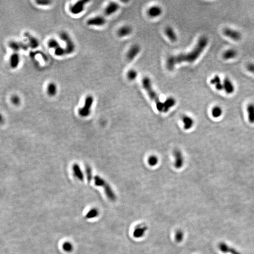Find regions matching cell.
<instances>
[{
    "label": "cell",
    "instance_id": "cell-1",
    "mask_svg": "<svg viewBox=\"0 0 254 254\" xmlns=\"http://www.w3.org/2000/svg\"><path fill=\"white\" fill-rule=\"evenodd\" d=\"M209 43L208 38L206 36L200 37L193 50L187 53H182L176 56H170L167 59L166 67L171 71L176 64L183 62L193 63L199 58L201 53L207 47Z\"/></svg>",
    "mask_w": 254,
    "mask_h": 254
},
{
    "label": "cell",
    "instance_id": "cell-2",
    "mask_svg": "<svg viewBox=\"0 0 254 254\" xmlns=\"http://www.w3.org/2000/svg\"><path fill=\"white\" fill-rule=\"evenodd\" d=\"M142 84L143 89L147 93L149 97L156 104L157 110L159 112H163V103L160 101L158 96L153 89L150 78L148 77H144L142 81Z\"/></svg>",
    "mask_w": 254,
    "mask_h": 254
},
{
    "label": "cell",
    "instance_id": "cell-3",
    "mask_svg": "<svg viewBox=\"0 0 254 254\" xmlns=\"http://www.w3.org/2000/svg\"><path fill=\"white\" fill-rule=\"evenodd\" d=\"M94 182L96 186L103 187L105 193L109 199L112 201L115 200L116 196L114 193V191L112 190L110 185H109L104 179L98 176H96L94 177Z\"/></svg>",
    "mask_w": 254,
    "mask_h": 254
},
{
    "label": "cell",
    "instance_id": "cell-4",
    "mask_svg": "<svg viewBox=\"0 0 254 254\" xmlns=\"http://www.w3.org/2000/svg\"><path fill=\"white\" fill-rule=\"evenodd\" d=\"M59 37L61 40L65 42L66 45L65 49L67 54L73 53L75 50V45L68 34L65 32H61L59 35Z\"/></svg>",
    "mask_w": 254,
    "mask_h": 254
},
{
    "label": "cell",
    "instance_id": "cell-5",
    "mask_svg": "<svg viewBox=\"0 0 254 254\" xmlns=\"http://www.w3.org/2000/svg\"><path fill=\"white\" fill-rule=\"evenodd\" d=\"M94 99L92 96H88L85 100L84 105L83 107L79 110V114L82 117H87L90 115L91 112V108L93 104Z\"/></svg>",
    "mask_w": 254,
    "mask_h": 254
},
{
    "label": "cell",
    "instance_id": "cell-6",
    "mask_svg": "<svg viewBox=\"0 0 254 254\" xmlns=\"http://www.w3.org/2000/svg\"><path fill=\"white\" fill-rule=\"evenodd\" d=\"M89 2L85 0H81L76 2L70 8V11L72 14L77 15L82 12L84 9L85 5Z\"/></svg>",
    "mask_w": 254,
    "mask_h": 254
},
{
    "label": "cell",
    "instance_id": "cell-7",
    "mask_svg": "<svg viewBox=\"0 0 254 254\" xmlns=\"http://www.w3.org/2000/svg\"><path fill=\"white\" fill-rule=\"evenodd\" d=\"M224 35L234 41H239L241 39L242 35L239 32L230 28H226L223 31Z\"/></svg>",
    "mask_w": 254,
    "mask_h": 254
},
{
    "label": "cell",
    "instance_id": "cell-8",
    "mask_svg": "<svg viewBox=\"0 0 254 254\" xmlns=\"http://www.w3.org/2000/svg\"><path fill=\"white\" fill-rule=\"evenodd\" d=\"M140 47L138 45H133L128 51L127 54V58L129 61H132L140 53Z\"/></svg>",
    "mask_w": 254,
    "mask_h": 254
},
{
    "label": "cell",
    "instance_id": "cell-9",
    "mask_svg": "<svg viewBox=\"0 0 254 254\" xmlns=\"http://www.w3.org/2000/svg\"><path fill=\"white\" fill-rule=\"evenodd\" d=\"M87 25L91 26H102L106 23V20L101 16H97L90 18L87 20Z\"/></svg>",
    "mask_w": 254,
    "mask_h": 254
},
{
    "label": "cell",
    "instance_id": "cell-10",
    "mask_svg": "<svg viewBox=\"0 0 254 254\" xmlns=\"http://www.w3.org/2000/svg\"><path fill=\"white\" fill-rule=\"evenodd\" d=\"M25 37L28 39L29 46L33 49H36L39 46V42L35 37L28 32H25L24 34Z\"/></svg>",
    "mask_w": 254,
    "mask_h": 254
},
{
    "label": "cell",
    "instance_id": "cell-11",
    "mask_svg": "<svg viewBox=\"0 0 254 254\" xmlns=\"http://www.w3.org/2000/svg\"><path fill=\"white\" fill-rule=\"evenodd\" d=\"M223 84L224 87V90L227 94H231L234 92L235 90L234 85L229 79L227 78H225Z\"/></svg>",
    "mask_w": 254,
    "mask_h": 254
},
{
    "label": "cell",
    "instance_id": "cell-12",
    "mask_svg": "<svg viewBox=\"0 0 254 254\" xmlns=\"http://www.w3.org/2000/svg\"><path fill=\"white\" fill-rule=\"evenodd\" d=\"M119 8V5L118 3L114 2H110L104 10V13L107 16H110L116 12Z\"/></svg>",
    "mask_w": 254,
    "mask_h": 254
},
{
    "label": "cell",
    "instance_id": "cell-13",
    "mask_svg": "<svg viewBox=\"0 0 254 254\" xmlns=\"http://www.w3.org/2000/svg\"><path fill=\"white\" fill-rule=\"evenodd\" d=\"M174 156L175 157V167L177 169L182 168L183 164V158L181 152L179 150H176L174 152Z\"/></svg>",
    "mask_w": 254,
    "mask_h": 254
},
{
    "label": "cell",
    "instance_id": "cell-14",
    "mask_svg": "<svg viewBox=\"0 0 254 254\" xmlns=\"http://www.w3.org/2000/svg\"><path fill=\"white\" fill-rule=\"evenodd\" d=\"M219 249L224 253H231V254H241L234 248L228 246L226 244L221 243L219 245Z\"/></svg>",
    "mask_w": 254,
    "mask_h": 254
},
{
    "label": "cell",
    "instance_id": "cell-15",
    "mask_svg": "<svg viewBox=\"0 0 254 254\" xmlns=\"http://www.w3.org/2000/svg\"><path fill=\"white\" fill-rule=\"evenodd\" d=\"M20 62V57L17 52L12 54L10 58V64L11 68L15 69L18 68Z\"/></svg>",
    "mask_w": 254,
    "mask_h": 254
},
{
    "label": "cell",
    "instance_id": "cell-16",
    "mask_svg": "<svg viewBox=\"0 0 254 254\" xmlns=\"http://www.w3.org/2000/svg\"><path fill=\"white\" fill-rule=\"evenodd\" d=\"M162 9L160 7L154 6L150 7L147 13L149 16L152 18H156L159 17L162 13Z\"/></svg>",
    "mask_w": 254,
    "mask_h": 254
},
{
    "label": "cell",
    "instance_id": "cell-17",
    "mask_svg": "<svg viewBox=\"0 0 254 254\" xmlns=\"http://www.w3.org/2000/svg\"><path fill=\"white\" fill-rule=\"evenodd\" d=\"M211 84L215 86L216 89L218 91L224 90L223 84L221 82L220 78L218 75H216L210 80V81Z\"/></svg>",
    "mask_w": 254,
    "mask_h": 254
},
{
    "label": "cell",
    "instance_id": "cell-18",
    "mask_svg": "<svg viewBox=\"0 0 254 254\" xmlns=\"http://www.w3.org/2000/svg\"><path fill=\"white\" fill-rule=\"evenodd\" d=\"M165 33L171 41L173 42L176 41L177 36L174 29L170 27H167L165 30Z\"/></svg>",
    "mask_w": 254,
    "mask_h": 254
},
{
    "label": "cell",
    "instance_id": "cell-19",
    "mask_svg": "<svg viewBox=\"0 0 254 254\" xmlns=\"http://www.w3.org/2000/svg\"><path fill=\"white\" fill-rule=\"evenodd\" d=\"M176 104V100L173 97H169L165 100L163 103V112L166 113L168 112L171 107L175 105Z\"/></svg>",
    "mask_w": 254,
    "mask_h": 254
},
{
    "label": "cell",
    "instance_id": "cell-20",
    "mask_svg": "<svg viewBox=\"0 0 254 254\" xmlns=\"http://www.w3.org/2000/svg\"><path fill=\"white\" fill-rule=\"evenodd\" d=\"M182 120L185 130H189L193 126L194 120L191 117L185 115L183 117Z\"/></svg>",
    "mask_w": 254,
    "mask_h": 254
},
{
    "label": "cell",
    "instance_id": "cell-21",
    "mask_svg": "<svg viewBox=\"0 0 254 254\" xmlns=\"http://www.w3.org/2000/svg\"><path fill=\"white\" fill-rule=\"evenodd\" d=\"M248 112V119L250 124H254V104L250 103L248 104L247 107Z\"/></svg>",
    "mask_w": 254,
    "mask_h": 254
},
{
    "label": "cell",
    "instance_id": "cell-22",
    "mask_svg": "<svg viewBox=\"0 0 254 254\" xmlns=\"http://www.w3.org/2000/svg\"><path fill=\"white\" fill-rule=\"evenodd\" d=\"M132 32V28L129 26H124L119 29L118 34L120 37H123L128 36Z\"/></svg>",
    "mask_w": 254,
    "mask_h": 254
},
{
    "label": "cell",
    "instance_id": "cell-23",
    "mask_svg": "<svg viewBox=\"0 0 254 254\" xmlns=\"http://www.w3.org/2000/svg\"><path fill=\"white\" fill-rule=\"evenodd\" d=\"M237 55V52L233 49L227 50L223 54V58L225 60H229L235 58Z\"/></svg>",
    "mask_w": 254,
    "mask_h": 254
},
{
    "label": "cell",
    "instance_id": "cell-24",
    "mask_svg": "<svg viewBox=\"0 0 254 254\" xmlns=\"http://www.w3.org/2000/svg\"><path fill=\"white\" fill-rule=\"evenodd\" d=\"M73 169L74 174L76 176V177H77L81 181L84 180V175L79 165L77 164H74L73 165Z\"/></svg>",
    "mask_w": 254,
    "mask_h": 254
},
{
    "label": "cell",
    "instance_id": "cell-25",
    "mask_svg": "<svg viewBox=\"0 0 254 254\" xmlns=\"http://www.w3.org/2000/svg\"><path fill=\"white\" fill-rule=\"evenodd\" d=\"M57 92V87L54 82H51L47 86V93L50 96L56 95Z\"/></svg>",
    "mask_w": 254,
    "mask_h": 254
},
{
    "label": "cell",
    "instance_id": "cell-26",
    "mask_svg": "<svg viewBox=\"0 0 254 254\" xmlns=\"http://www.w3.org/2000/svg\"><path fill=\"white\" fill-rule=\"evenodd\" d=\"M211 113H212V115L214 118H219L222 115V109L219 106H216L212 108Z\"/></svg>",
    "mask_w": 254,
    "mask_h": 254
},
{
    "label": "cell",
    "instance_id": "cell-27",
    "mask_svg": "<svg viewBox=\"0 0 254 254\" xmlns=\"http://www.w3.org/2000/svg\"><path fill=\"white\" fill-rule=\"evenodd\" d=\"M147 228L146 227L139 226L135 229L134 232V236L135 237L140 238L143 235L144 232L146 231Z\"/></svg>",
    "mask_w": 254,
    "mask_h": 254
},
{
    "label": "cell",
    "instance_id": "cell-28",
    "mask_svg": "<svg viewBox=\"0 0 254 254\" xmlns=\"http://www.w3.org/2000/svg\"><path fill=\"white\" fill-rule=\"evenodd\" d=\"M8 46L13 51L16 52L18 51L21 50L20 42L15 41H11L8 43Z\"/></svg>",
    "mask_w": 254,
    "mask_h": 254
},
{
    "label": "cell",
    "instance_id": "cell-29",
    "mask_svg": "<svg viewBox=\"0 0 254 254\" xmlns=\"http://www.w3.org/2000/svg\"><path fill=\"white\" fill-rule=\"evenodd\" d=\"M48 46L49 47L50 49L55 50L60 46L58 41L56 40V39H51L48 42Z\"/></svg>",
    "mask_w": 254,
    "mask_h": 254
},
{
    "label": "cell",
    "instance_id": "cell-30",
    "mask_svg": "<svg viewBox=\"0 0 254 254\" xmlns=\"http://www.w3.org/2000/svg\"><path fill=\"white\" fill-rule=\"evenodd\" d=\"M127 76L130 80H135L137 76V72L134 69L130 70L127 73Z\"/></svg>",
    "mask_w": 254,
    "mask_h": 254
},
{
    "label": "cell",
    "instance_id": "cell-31",
    "mask_svg": "<svg viewBox=\"0 0 254 254\" xmlns=\"http://www.w3.org/2000/svg\"><path fill=\"white\" fill-rule=\"evenodd\" d=\"M54 52H55V55L58 57H62L65 54H67V51L65 48H64L61 46H59V47L55 49Z\"/></svg>",
    "mask_w": 254,
    "mask_h": 254
},
{
    "label": "cell",
    "instance_id": "cell-32",
    "mask_svg": "<svg viewBox=\"0 0 254 254\" xmlns=\"http://www.w3.org/2000/svg\"><path fill=\"white\" fill-rule=\"evenodd\" d=\"M86 174L87 179L89 182H90L92 179V172L91 168L89 166H86L85 168Z\"/></svg>",
    "mask_w": 254,
    "mask_h": 254
},
{
    "label": "cell",
    "instance_id": "cell-33",
    "mask_svg": "<svg viewBox=\"0 0 254 254\" xmlns=\"http://www.w3.org/2000/svg\"><path fill=\"white\" fill-rule=\"evenodd\" d=\"M158 161L157 157L155 156H150L148 159V163L151 166H154L157 164Z\"/></svg>",
    "mask_w": 254,
    "mask_h": 254
},
{
    "label": "cell",
    "instance_id": "cell-34",
    "mask_svg": "<svg viewBox=\"0 0 254 254\" xmlns=\"http://www.w3.org/2000/svg\"><path fill=\"white\" fill-rule=\"evenodd\" d=\"M97 214H98V212L97 210L92 209L87 214L86 217L87 218H93V217H96L97 215Z\"/></svg>",
    "mask_w": 254,
    "mask_h": 254
},
{
    "label": "cell",
    "instance_id": "cell-35",
    "mask_svg": "<svg viewBox=\"0 0 254 254\" xmlns=\"http://www.w3.org/2000/svg\"><path fill=\"white\" fill-rule=\"evenodd\" d=\"M36 2L39 5L47 6L51 4V1L48 0H37Z\"/></svg>",
    "mask_w": 254,
    "mask_h": 254
},
{
    "label": "cell",
    "instance_id": "cell-36",
    "mask_svg": "<svg viewBox=\"0 0 254 254\" xmlns=\"http://www.w3.org/2000/svg\"><path fill=\"white\" fill-rule=\"evenodd\" d=\"M183 239V233L181 231H178L176 233V241L178 242H181Z\"/></svg>",
    "mask_w": 254,
    "mask_h": 254
},
{
    "label": "cell",
    "instance_id": "cell-37",
    "mask_svg": "<svg viewBox=\"0 0 254 254\" xmlns=\"http://www.w3.org/2000/svg\"><path fill=\"white\" fill-rule=\"evenodd\" d=\"M12 103L14 104L15 105H18L20 103V98L18 96L15 95L12 97Z\"/></svg>",
    "mask_w": 254,
    "mask_h": 254
},
{
    "label": "cell",
    "instance_id": "cell-38",
    "mask_svg": "<svg viewBox=\"0 0 254 254\" xmlns=\"http://www.w3.org/2000/svg\"><path fill=\"white\" fill-rule=\"evenodd\" d=\"M247 70L250 73L254 74V64H249L246 67Z\"/></svg>",
    "mask_w": 254,
    "mask_h": 254
},
{
    "label": "cell",
    "instance_id": "cell-39",
    "mask_svg": "<svg viewBox=\"0 0 254 254\" xmlns=\"http://www.w3.org/2000/svg\"><path fill=\"white\" fill-rule=\"evenodd\" d=\"M63 249L67 251H71L72 250V247L71 245L69 243H65L64 244Z\"/></svg>",
    "mask_w": 254,
    "mask_h": 254
}]
</instances>
